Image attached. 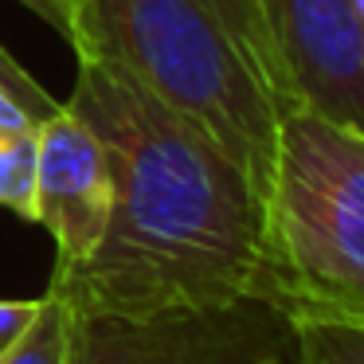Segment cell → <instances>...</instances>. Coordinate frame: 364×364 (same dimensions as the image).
Masks as SVG:
<instances>
[{
    "mask_svg": "<svg viewBox=\"0 0 364 364\" xmlns=\"http://www.w3.org/2000/svg\"><path fill=\"white\" fill-rule=\"evenodd\" d=\"M67 110L98 134L114 176L87 262L51 270L75 317L141 321L259 298L274 306L267 200L196 126L137 82L79 59Z\"/></svg>",
    "mask_w": 364,
    "mask_h": 364,
    "instance_id": "obj_1",
    "label": "cell"
},
{
    "mask_svg": "<svg viewBox=\"0 0 364 364\" xmlns=\"http://www.w3.org/2000/svg\"><path fill=\"white\" fill-rule=\"evenodd\" d=\"M71 51L208 134L267 200L294 102L259 0H75Z\"/></svg>",
    "mask_w": 364,
    "mask_h": 364,
    "instance_id": "obj_2",
    "label": "cell"
},
{
    "mask_svg": "<svg viewBox=\"0 0 364 364\" xmlns=\"http://www.w3.org/2000/svg\"><path fill=\"white\" fill-rule=\"evenodd\" d=\"M274 306L364 325V134L294 106L267 188Z\"/></svg>",
    "mask_w": 364,
    "mask_h": 364,
    "instance_id": "obj_3",
    "label": "cell"
},
{
    "mask_svg": "<svg viewBox=\"0 0 364 364\" xmlns=\"http://www.w3.org/2000/svg\"><path fill=\"white\" fill-rule=\"evenodd\" d=\"M71 364H301L286 309L247 298L141 321L75 317Z\"/></svg>",
    "mask_w": 364,
    "mask_h": 364,
    "instance_id": "obj_4",
    "label": "cell"
},
{
    "mask_svg": "<svg viewBox=\"0 0 364 364\" xmlns=\"http://www.w3.org/2000/svg\"><path fill=\"white\" fill-rule=\"evenodd\" d=\"M290 102L364 134V20L356 0H259Z\"/></svg>",
    "mask_w": 364,
    "mask_h": 364,
    "instance_id": "obj_5",
    "label": "cell"
},
{
    "mask_svg": "<svg viewBox=\"0 0 364 364\" xmlns=\"http://www.w3.org/2000/svg\"><path fill=\"white\" fill-rule=\"evenodd\" d=\"M114 176L98 134L67 106L36 129V223L55 239V270L90 259L110 220Z\"/></svg>",
    "mask_w": 364,
    "mask_h": 364,
    "instance_id": "obj_6",
    "label": "cell"
},
{
    "mask_svg": "<svg viewBox=\"0 0 364 364\" xmlns=\"http://www.w3.org/2000/svg\"><path fill=\"white\" fill-rule=\"evenodd\" d=\"M75 360V314L55 290L40 298V314L24 337L0 356V364H71Z\"/></svg>",
    "mask_w": 364,
    "mask_h": 364,
    "instance_id": "obj_7",
    "label": "cell"
},
{
    "mask_svg": "<svg viewBox=\"0 0 364 364\" xmlns=\"http://www.w3.org/2000/svg\"><path fill=\"white\" fill-rule=\"evenodd\" d=\"M0 208L36 223V129L0 134Z\"/></svg>",
    "mask_w": 364,
    "mask_h": 364,
    "instance_id": "obj_8",
    "label": "cell"
},
{
    "mask_svg": "<svg viewBox=\"0 0 364 364\" xmlns=\"http://www.w3.org/2000/svg\"><path fill=\"white\" fill-rule=\"evenodd\" d=\"M301 364H364V325L348 321H294Z\"/></svg>",
    "mask_w": 364,
    "mask_h": 364,
    "instance_id": "obj_9",
    "label": "cell"
},
{
    "mask_svg": "<svg viewBox=\"0 0 364 364\" xmlns=\"http://www.w3.org/2000/svg\"><path fill=\"white\" fill-rule=\"evenodd\" d=\"M0 90H4V95H9L32 122H48L51 114H59V106H63V102H55V98H51L48 90H43L40 82H36L32 75L16 63V55H12V51H4V48H0Z\"/></svg>",
    "mask_w": 364,
    "mask_h": 364,
    "instance_id": "obj_10",
    "label": "cell"
},
{
    "mask_svg": "<svg viewBox=\"0 0 364 364\" xmlns=\"http://www.w3.org/2000/svg\"><path fill=\"white\" fill-rule=\"evenodd\" d=\"M36 314H40V298L36 301H0V356L24 337V329L36 321Z\"/></svg>",
    "mask_w": 364,
    "mask_h": 364,
    "instance_id": "obj_11",
    "label": "cell"
},
{
    "mask_svg": "<svg viewBox=\"0 0 364 364\" xmlns=\"http://www.w3.org/2000/svg\"><path fill=\"white\" fill-rule=\"evenodd\" d=\"M24 9H32L40 20H48L67 43L75 40V0H20Z\"/></svg>",
    "mask_w": 364,
    "mask_h": 364,
    "instance_id": "obj_12",
    "label": "cell"
},
{
    "mask_svg": "<svg viewBox=\"0 0 364 364\" xmlns=\"http://www.w3.org/2000/svg\"><path fill=\"white\" fill-rule=\"evenodd\" d=\"M32 129H40V122H32L4 90H0V134H32Z\"/></svg>",
    "mask_w": 364,
    "mask_h": 364,
    "instance_id": "obj_13",
    "label": "cell"
},
{
    "mask_svg": "<svg viewBox=\"0 0 364 364\" xmlns=\"http://www.w3.org/2000/svg\"><path fill=\"white\" fill-rule=\"evenodd\" d=\"M356 9H360V20H364V0H356Z\"/></svg>",
    "mask_w": 364,
    "mask_h": 364,
    "instance_id": "obj_14",
    "label": "cell"
}]
</instances>
